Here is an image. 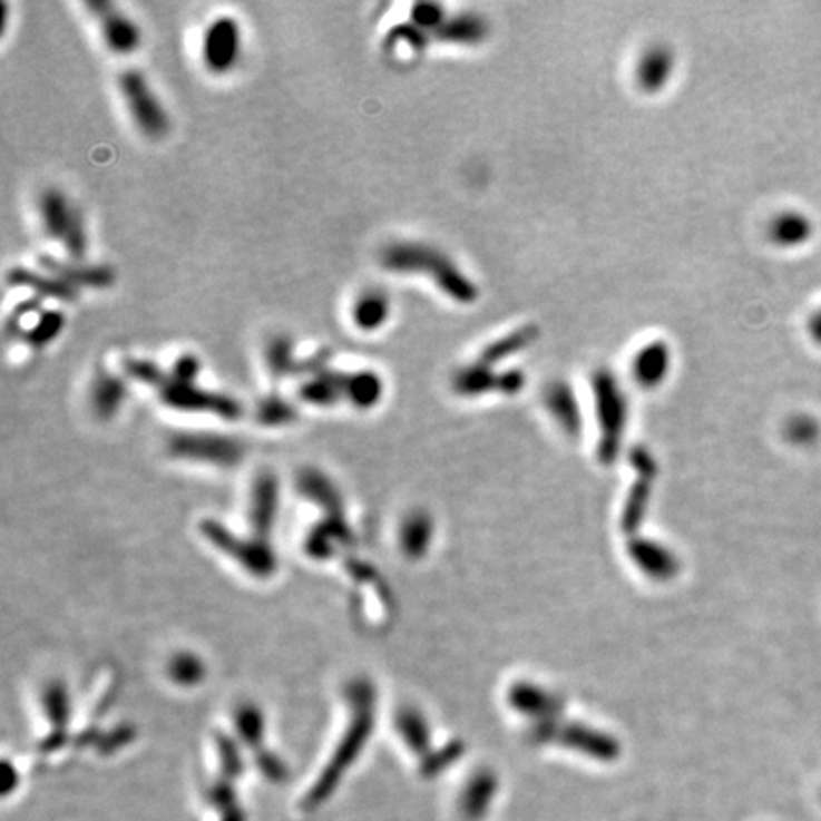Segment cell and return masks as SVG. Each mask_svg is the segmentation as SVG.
Instances as JSON below:
<instances>
[{
	"label": "cell",
	"mask_w": 821,
	"mask_h": 821,
	"mask_svg": "<svg viewBox=\"0 0 821 821\" xmlns=\"http://www.w3.org/2000/svg\"><path fill=\"white\" fill-rule=\"evenodd\" d=\"M489 37V21L476 12L447 16L443 26L433 35V40L446 45L478 46Z\"/></svg>",
	"instance_id": "cell-14"
},
{
	"label": "cell",
	"mask_w": 821,
	"mask_h": 821,
	"mask_svg": "<svg viewBox=\"0 0 821 821\" xmlns=\"http://www.w3.org/2000/svg\"><path fill=\"white\" fill-rule=\"evenodd\" d=\"M202 58L209 72L225 75L233 71L240 58L238 21L231 16H221L212 21L204 35Z\"/></svg>",
	"instance_id": "cell-5"
},
{
	"label": "cell",
	"mask_w": 821,
	"mask_h": 821,
	"mask_svg": "<svg viewBox=\"0 0 821 821\" xmlns=\"http://www.w3.org/2000/svg\"><path fill=\"white\" fill-rule=\"evenodd\" d=\"M198 373H201V360L195 354H183L182 358H177L174 371H172V375L183 381H196Z\"/></svg>",
	"instance_id": "cell-26"
},
{
	"label": "cell",
	"mask_w": 821,
	"mask_h": 821,
	"mask_svg": "<svg viewBox=\"0 0 821 821\" xmlns=\"http://www.w3.org/2000/svg\"><path fill=\"white\" fill-rule=\"evenodd\" d=\"M86 7L98 20L105 45L110 52L118 56L136 52L141 45V31L126 13L120 12L109 0H90Z\"/></svg>",
	"instance_id": "cell-7"
},
{
	"label": "cell",
	"mask_w": 821,
	"mask_h": 821,
	"mask_svg": "<svg viewBox=\"0 0 821 821\" xmlns=\"http://www.w3.org/2000/svg\"><path fill=\"white\" fill-rule=\"evenodd\" d=\"M39 263L45 272H50L77 290L78 287L107 290L117 280L115 271L107 265H85L82 261H59L50 255H42Z\"/></svg>",
	"instance_id": "cell-10"
},
{
	"label": "cell",
	"mask_w": 821,
	"mask_h": 821,
	"mask_svg": "<svg viewBox=\"0 0 821 821\" xmlns=\"http://www.w3.org/2000/svg\"><path fill=\"white\" fill-rule=\"evenodd\" d=\"M497 795V778L491 772H479L466 785L460 799V812L466 821H479L486 818L491 809L492 799Z\"/></svg>",
	"instance_id": "cell-17"
},
{
	"label": "cell",
	"mask_w": 821,
	"mask_h": 821,
	"mask_svg": "<svg viewBox=\"0 0 821 821\" xmlns=\"http://www.w3.org/2000/svg\"><path fill=\"white\" fill-rule=\"evenodd\" d=\"M66 328V314L59 311H46L40 314L39 320L35 322L29 330L23 331V341L31 344L33 349H42L46 344L52 343L53 339Z\"/></svg>",
	"instance_id": "cell-22"
},
{
	"label": "cell",
	"mask_w": 821,
	"mask_h": 821,
	"mask_svg": "<svg viewBox=\"0 0 821 821\" xmlns=\"http://www.w3.org/2000/svg\"><path fill=\"white\" fill-rule=\"evenodd\" d=\"M538 335H540V331H538L537 325H521L518 330L510 331L508 335L498 336L492 343L487 344L486 349L479 352L478 360L495 368L497 363L518 356L519 352L532 346L537 343Z\"/></svg>",
	"instance_id": "cell-16"
},
{
	"label": "cell",
	"mask_w": 821,
	"mask_h": 821,
	"mask_svg": "<svg viewBox=\"0 0 821 821\" xmlns=\"http://www.w3.org/2000/svg\"><path fill=\"white\" fill-rule=\"evenodd\" d=\"M769 238L774 246L782 250H796L807 246L814 236V223L809 215L799 209H785L770 219Z\"/></svg>",
	"instance_id": "cell-12"
},
{
	"label": "cell",
	"mask_w": 821,
	"mask_h": 821,
	"mask_svg": "<svg viewBox=\"0 0 821 821\" xmlns=\"http://www.w3.org/2000/svg\"><path fill=\"white\" fill-rule=\"evenodd\" d=\"M447 20L446 10L436 2H417L411 8V23L422 29L424 33L433 40V35L438 33V29L443 26Z\"/></svg>",
	"instance_id": "cell-24"
},
{
	"label": "cell",
	"mask_w": 821,
	"mask_h": 821,
	"mask_svg": "<svg viewBox=\"0 0 821 821\" xmlns=\"http://www.w3.org/2000/svg\"><path fill=\"white\" fill-rule=\"evenodd\" d=\"M39 214L45 233L63 244L71 261H85L88 252L85 221L67 196L58 188H46L39 198Z\"/></svg>",
	"instance_id": "cell-3"
},
{
	"label": "cell",
	"mask_w": 821,
	"mask_h": 821,
	"mask_svg": "<svg viewBox=\"0 0 821 821\" xmlns=\"http://www.w3.org/2000/svg\"><path fill=\"white\" fill-rule=\"evenodd\" d=\"M430 42H432V39L422 29L414 27L411 21L392 27L384 37V48L387 50H398L400 46H405L411 52H424Z\"/></svg>",
	"instance_id": "cell-23"
},
{
	"label": "cell",
	"mask_w": 821,
	"mask_h": 821,
	"mask_svg": "<svg viewBox=\"0 0 821 821\" xmlns=\"http://www.w3.org/2000/svg\"><path fill=\"white\" fill-rule=\"evenodd\" d=\"M675 67H677V56L672 46L662 45V42L648 46L647 50L641 53L639 61L635 66V82L641 90L647 94H658L672 80Z\"/></svg>",
	"instance_id": "cell-9"
},
{
	"label": "cell",
	"mask_w": 821,
	"mask_h": 821,
	"mask_svg": "<svg viewBox=\"0 0 821 821\" xmlns=\"http://www.w3.org/2000/svg\"><path fill=\"white\" fill-rule=\"evenodd\" d=\"M592 387L605 440H615L626 422V395L622 392L620 382L610 369H597L592 377Z\"/></svg>",
	"instance_id": "cell-8"
},
{
	"label": "cell",
	"mask_w": 821,
	"mask_h": 821,
	"mask_svg": "<svg viewBox=\"0 0 821 821\" xmlns=\"http://www.w3.org/2000/svg\"><path fill=\"white\" fill-rule=\"evenodd\" d=\"M293 417V409L280 400V398H268L261 405V419L266 422H284L290 421Z\"/></svg>",
	"instance_id": "cell-25"
},
{
	"label": "cell",
	"mask_w": 821,
	"mask_h": 821,
	"mask_svg": "<svg viewBox=\"0 0 821 821\" xmlns=\"http://www.w3.org/2000/svg\"><path fill=\"white\" fill-rule=\"evenodd\" d=\"M809 335L818 346H821V304L812 312V316H810Z\"/></svg>",
	"instance_id": "cell-27"
},
{
	"label": "cell",
	"mask_w": 821,
	"mask_h": 821,
	"mask_svg": "<svg viewBox=\"0 0 821 821\" xmlns=\"http://www.w3.org/2000/svg\"><path fill=\"white\" fill-rule=\"evenodd\" d=\"M525 375L519 369H506L502 373H497L492 365L476 362L466 363L465 368H460L453 377V387L459 394L478 395L483 392H506V394H516L524 389Z\"/></svg>",
	"instance_id": "cell-6"
},
{
	"label": "cell",
	"mask_w": 821,
	"mask_h": 821,
	"mask_svg": "<svg viewBox=\"0 0 821 821\" xmlns=\"http://www.w3.org/2000/svg\"><path fill=\"white\" fill-rule=\"evenodd\" d=\"M266 365L271 369L272 375L278 379L304 371V362L295 360L292 339L285 335H276L266 344Z\"/></svg>",
	"instance_id": "cell-21"
},
{
	"label": "cell",
	"mask_w": 821,
	"mask_h": 821,
	"mask_svg": "<svg viewBox=\"0 0 821 821\" xmlns=\"http://www.w3.org/2000/svg\"><path fill=\"white\" fill-rule=\"evenodd\" d=\"M118 88L143 136L149 139H163L169 131L168 113L156 98L155 91L150 90L149 82L143 77V72L136 69L124 71L118 77Z\"/></svg>",
	"instance_id": "cell-4"
},
{
	"label": "cell",
	"mask_w": 821,
	"mask_h": 821,
	"mask_svg": "<svg viewBox=\"0 0 821 821\" xmlns=\"http://www.w3.org/2000/svg\"><path fill=\"white\" fill-rule=\"evenodd\" d=\"M124 369L131 379L155 387L160 392L164 403L169 408L183 409V411H207V413L221 414L225 419H236L240 414V405L228 395L215 394L196 387L195 381H183L172 373H164L156 363L147 360H126Z\"/></svg>",
	"instance_id": "cell-2"
},
{
	"label": "cell",
	"mask_w": 821,
	"mask_h": 821,
	"mask_svg": "<svg viewBox=\"0 0 821 821\" xmlns=\"http://www.w3.org/2000/svg\"><path fill=\"white\" fill-rule=\"evenodd\" d=\"M546 403L551 409V413L556 417L557 421L561 422L563 427L569 428V430H576L580 424L578 419V405H576L575 392L570 390L567 382H551L548 390H546Z\"/></svg>",
	"instance_id": "cell-20"
},
{
	"label": "cell",
	"mask_w": 821,
	"mask_h": 821,
	"mask_svg": "<svg viewBox=\"0 0 821 821\" xmlns=\"http://www.w3.org/2000/svg\"><path fill=\"white\" fill-rule=\"evenodd\" d=\"M124 394H126V387H124L123 379L110 375V373L98 375L91 389V403H94L96 413L104 419L113 417L120 408Z\"/></svg>",
	"instance_id": "cell-19"
},
{
	"label": "cell",
	"mask_w": 821,
	"mask_h": 821,
	"mask_svg": "<svg viewBox=\"0 0 821 821\" xmlns=\"http://www.w3.org/2000/svg\"><path fill=\"white\" fill-rule=\"evenodd\" d=\"M382 268L398 274H422L440 287L441 293L460 304H473L479 287L446 252L421 242H395L381 253Z\"/></svg>",
	"instance_id": "cell-1"
},
{
	"label": "cell",
	"mask_w": 821,
	"mask_h": 821,
	"mask_svg": "<svg viewBox=\"0 0 821 821\" xmlns=\"http://www.w3.org/2000/svg\"><path fill=\"white\" fill-rule=\"evenodd\" d=\"M8 284L13 285V287L33 290L40 297L56 299V301H63V303H72L78 299V290L72 287L71 284H67L50 272L31 271V268H23V266H18V268L8 272Z\"/></svg>",
	"instance_id": "cell-13"
},
{
	"label": "cell",
	"mask_w": 821,
	"mask_h": 821,
	"mask_svg": "<svg viewBox=\"0 0 821 821\" xmlns=\"http://www.w3.org/2000/svg\"><path fill=\"white\" fill-rule=\"evenodd\" d=\"M175 451L182 455H198L209 459L233 460L238 453L236 441L212 433H179L172 441Z\"/></svg>",
	"instance_id": "cell-15"
},
{
	"label": "cell",
	"mask_w": 821,
	"mask_h": 821,
	"mask_svg": "<svg viewBox=\"0 0 821 821\" xmlns=\"http://www.w3.org/2000/svg\"><path fill=\"white\" fill-rule=\"evenodd\" d=\"M390 316V297L382 290H368L358 297L352 309V320L358 330L377 331L387 324Z\"/></svg>",
	"instance_id": "cell-18"
},
{
	"label": "cell",
	"mask_w": 821,
	"mask_h": 821,
	"mask_svg": "<svg viewBox=\"0 0 821 821\" xmlns=\"http://www.w3.org/2000/svg\"><path fill=\"white\" fill-rule=\"evenodd\" d=\"M672 371V349L664 341H651L635 352L632 375L645 389H656Z\"/></svg>",
	"instance_id": "cell-11"
}]
</instances>
